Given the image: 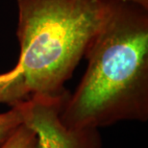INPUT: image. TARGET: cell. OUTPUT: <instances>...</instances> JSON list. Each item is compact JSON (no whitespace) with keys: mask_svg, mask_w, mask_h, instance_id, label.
<instances>
[{"mask_svg":"<svg viewBox=\"0 0 148 148\" xmlns=\"http://www.w3.org/2000/svg\"><path fill=\"white\" fill-rule=\"evenodd\" d=\"M0 148H38V146L34 132L24 124H21Z\"/></svg>","mask_w":148,"mask_h":148,"instance_id":"6","label":"cell"},{"mask_svg":"<svg viewBox=\"0 0 148 148\" xmlns=\"http://www.w3.org/2000/svg\"><path fill=\"white\" fill-rule=\"evenodd\" d=\"M20 67L31 95L56 97L110 12L111 0H17Z\"/></svg>","mask_w":148,"mask_h":148,"instance_id":"2","label":"cell"},{"mask_svg":"<svg viewBox=\"0 0 148 148\" xmlns=\"http://www.w3.org/2000/svg\"><path fill=\"white\" fill-rule=\"evenodd\" d=\"M120 1L134 3V4L140 5V6H141V7L148 9V0H120Z\"/></svg>","mask_w":148,"mask_h":148,"instance_id":"7","label":"cell"},{"mask_svg":"<svg viewBox=\"0 0 148 148\" xmlns=\"http://www.w3.org/2000/svg\"><path fill=\"white\" fill-rule=\"evenodd\" d=\"M29 97L30 93L25 87L21 70L17 64L10 71L0 74V104L14 107Z\"/></svg>","mask_w":148,"mask_h":148,"instance_id":"4","label":"cell"},{"mask_svg":"<svg viewBox=\"0 0 148 148\" xmlns=\"http://www.w3.org/2000/svg\"><path fill=\"white\" fill-rule=\"evenodd\" d=\"M85 57L84 76L62 107L64 123L100 129L120 121H147L148 9L111 0Z\"/></svg>","mask_w":148,"mask_h":148,"instance_id":"1","label":"cell"},{"mask_svg":"<svg viewBox=\"0 0 148 148\" xmlns=\"http://www.w3.org/2000/svg\"><path fill=\"white\" fill-rule=\"evenodd\" d=\"M21 124L23 119L17 105L12 107L10 111L0 114V146L14 135Z\"/></svg>","mask_w":148,"mask_h":148,"instance_id":"5","label":"cell"},{"mask_svg":"<svg viewBox=\"0 0 148 148\" xmlns=\"http://www.w3.org/2000/svg\"><path fill=\"white\" fill-rule=\"evenodd\" d=\"M69 92L49 97L31 95L19 103L23 124L34 132L38 148H102L99 129L67 126L61 111Z\"/></svg>","mask_w":148,"mask_h":148,"instance_id":"3","label":"cell"}]
</instances>
